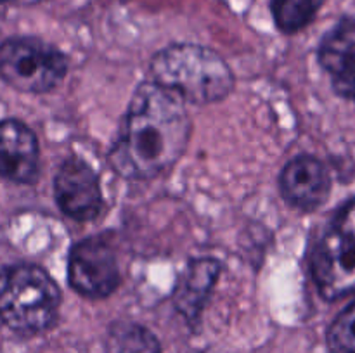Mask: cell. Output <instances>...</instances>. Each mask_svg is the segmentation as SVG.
Listing matches in <instances>:
<instances>
[{
    "instance_id": "1",
    "label": "cell",
    "mask_w": 355,
    "mask_h": 353,
    "mask_svg": "<svg viewBox=\"0 0 355 353\" xmlns=\"http://www.w3.org/2000/svg\"><path fill=\"white\" fill-rule=\"evenodd\" d=\"M189 137L182 100L149 80L134 92L110 163L125 179H155L179 161Z\"/></svg>"
},
{
    "instance_id": "2",
    "label": "cell",
    "mask_w": 355,
    "mask_h": 353,
    "mask_svg": "<svg viewBox=\"0 0 355 353\" xmlns=\"http://www.w3.org/2000/svg\"><path fill=\"white\" fill-rule=\"evenodd\" d=\"M149 73L156 85L198 106L225 99L234 87L227 62L196 44H175L159 51L149 62Z\"/></svg>"
},
{
    "instance_id": "3",
    "label": "cell",
    "mask_w": 355,
    "mask_h": 353,
    "mask_svg": "<svg viewBox=\"0 0 355 353\" xmlns=\"http://www.w3.org/2000/svg\"><path fill=\"white\" fill-rule=\"evenodd\" d=\"M61 293L37 265L0 266V318L19 334H38L58 318Z\"/></svg>"
},
{
    "instance_id": "4",
    "label": "cell",
    "mask_w": 355,
    "mask_h": 353,
    "mask_svg": "<svg viewBox=\"0 0 355 353\" xmlns=\"http://www.w3.org/2000/svg\"><path fill=\"white\" fill-rule=\"evenodd\" d=\"M312 277L328 301L355 293V197L340 208L315 246Z\"/></svg>"
},
{
    "instance_id": "5",
    "label": "cell",
    "mask_w": 355,
    "mask_h": 353,
    "mask_svg": "<svg viewBox=\"0 0 355 353\" xmlns=\"http://www.w3.org/2000/svg\"><path fill=\"white\" fill-rule=\"evenodd\" d=\"M66 73L64 54L47 42L9 38L0 45V76L19 92H49L62 82Z\"/></svg>"
},
{
    "instance_id": "6",
    "label": "cell",
    "mask_w": 355,
    "mask_h": 353,
    "mask_svg": "<svg viewBox=\"0 0 355 353\" xmlns=\"http://www.w3.org/2000/svg\"><path fill=\"white\" fill-rule=\"evenodd\" d=\"M120 265L113 246L104 237H87L69 251L68 280L90 300L107 298L120 284Z\"/></svg>"
},
{
    "instance_id": "7",
    "label": "cell",
    "mask_w": 355,
    "mask_h": 353,
    "mask_svg": "<svg viewBox=\"0 0 355 353\" xmlns=\"http://www.w3.org/2000/svg\"><path fill=\"white\" fill-rule=\"evenodd\" d=\"M54 197L62 213L73 220H94L103 210L99 176L82 159L62 163L54 179Z\"/></svg>"
},
{
    "instance_id": "8",
    "label": "cell",
    "mask_w": 355,
    "mask_h": 353,
    "mask_svg": "<svg viewBox=\"0 0 355 353\" xmlns=\"http://www.w3.org/2000/svg\"><path fill=\"white\" fill-rule=\"evenodd\" d=\"M279 185L284 199L304 211L321 208L331 192V179L326 166L307 154L297 156L284 166Z\"/></svg>"
},
{
    "instance_id": "9",
    "label": "cell",
    "mask_w": 355,
    "mask_h": 353,
    "mask_svg": "<svg viewBox=\"0 0 355 353\" xmlns=\"http://www.w3.org/2000/svg\"><path fill=\"white\" fill-rule=\"evenodd\" d=\"M333 89L355 102V19L345 17L322 38L318 52Z\"/></svg>"
},
{
    "instance_id": "10",
    "label": "cell",
    "mask_w": 355,
    "mask_h": 353,
    "mask_svg": "<svg viewBox=\"0 0 355 353\" xmlns=\"http://www.w3.org/2000/svg\"><path fill=\"white\" fill-rule=\"evenodd\" d=\"M37 175L38 142L33 132L21 121H0V176L30 183Z\"/></svg>"
},
{
    "instance_id": "11",
    "label": "cell",
    "mask_w": 355,
    "mask_h": 353,
    "mask_svg": "<svg viewBox=\"0 0 355 353\" xmlns=\"http://www.w3.org/2000/svg\"><path fill=\"white\" fill-rule=\"evenodd\" d=\"M220 265L215 258H196L187 263L173 291L175 307L184 317L194 320L207 303L218 279Z\"/></svg>"
},
{
    "instance_id": "12",
    "label": "cell",
    "mask_w": 355,
    "mask_h": 353,
    "mask_svg": "<svg viewBox=\"0 0 355 353\" xmlns=\"http://www.w3.org/2000/svg\"><path fill=\"white\" fill-rule=\"evenodd\" d=\"M324 0H270L276 26L284 33L304 30L322 7Z\"/></svg>"
},
{
    "instance_id": "13",
    "label": "cell",
    "mask_w": 355,
    "mask_h": 353,
    "mask_svg": "<svg viewBox=\"0 0 355 353\" xmlns=\"http://www.w3.org/2000/svg\"><path fill=\"white\" fill-rule=\"evenodd\" d=\"M329 353H355V301L343 308L326 334Z\"/></svg>"
},
{
    "instance_id": "14",
    "label": "cell",
    "mask_w": 355,
    "mask_h": 353,
    "mask_svg": "<svg viewBox=\"0 0 355 353\" xmlns=\"http://www.w3.org/2000/svg\"><path fill=\"white\" fill-rule=\"evenodd\" d=\"M118 353H162V346L149 329L130 325L121 332Z\"/></svg>"
},
{
    "instance_id": "15",
    "label": "cell",
    "mask_w": 355,
    "mask_h": 353,
    "mask_svg": "<svg viewBox=\"0 0 355 353\" xmlns=\"http://www.w3.org/2000/svg\"><path fill=\"white\" fill-rule=\"evenodd\" d=\"M3 2H9V0H0V3H3Z\"/></svg>"
}]
</instances>
